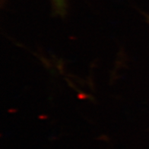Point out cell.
Masks as SVG:
<instances>
[{
  "instance_id": "1",
  "label": "cell",
  "mask_w": 149,
  "mask_h": 149,
  "mask_svg": "<svg viewBox=\"0 0 149 149\" xmlns=\"http://www.w3.org/2000/svg\"><path fill=\"white\" fill-rule=\"evenodd\" d=\"M51 1L53 2L55 10L56 11L57 13L59 15L65 13L66 8V0H51Z\"/></svg>"
}]
</instances>
